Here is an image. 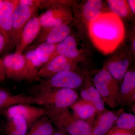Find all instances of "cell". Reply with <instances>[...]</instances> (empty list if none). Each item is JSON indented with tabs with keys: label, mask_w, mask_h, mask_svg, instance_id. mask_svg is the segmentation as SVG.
<instances>
[{
	"label": "cell",
	"mask_w": 135,
	"mask_h": 135,
	"mask_svg": "<svg viewBox=\"0 0 135 135\" xmlns=\"http://www.w3.org/2000/svg\"><path fill=\"white\" fill-rule=\"evenodd\" d=\"M86 29L94 46L104 55L114 52L125 40L126 30L123 21L110 11L101 14L90 23Z\"/></svg>",
	"instance_id": "obj_1"
},
{
	"label": "cell",
	"mask_w": 135,
	"mask_h": 135,
	"mask_svg": "<svg viewBox=\"0 0 135 135\" xmlns=\"http://www.w3.org/2000/svg\"><path fill=\"white\" fill-rule=\"evenodd\" d=\"M34 97L38 99L45 112H55L69 109L79 99L74 90L68 88L35 89Z\"/></svg>",
	"instance_id": "obj_2"
},
{
	"label": "cell",
	"mask_w": 135,
	"mask_h": 135,
	"mask_svg": "<svg viewBox=\"0 0 135 135\" xmlns=\"http://www.w3.org/2000/svg\"><path fill=\"white\" fill-rule=\"evenodd\" d=\"M42 31L40 33L36 44H41L47 34L59 26L69 25L74 20V15L64 1H58L38 17Z\"/></svg>",
	"instance_id": "obj_3"
},
{
	"label": "cell",
	"mask_w": 135,
	"mask_h": 135,
	"mask_svg": "<svg viewBox=\"0 0 135 135\" xmlns=\"http://www.w3.org/2000/svg\"><path fill=\"white\" fill-rule=\"evenodd\" d=\"M45 114L59 129L69 135H91V124L76 119L71 113L69 109L46 112Z\"/></svg>",
	"instance_id": "obj_4"
},
{
	"label": "cell",
	"mask_w": 135,
	"mask_h": 135,
	"mask_svg": "<svg viewBox=\"0 0 135 135\" xmlns=\"http://www.w3.org/2000/svg\"><path fill=\"white\" fill-rule=\"evenodd\" d=\"M92 78L94 86L99 91L104 103L112 109L118 107L119 83L104 66Z\"/></svg>",
	"instance_id": "obj_5"
},
{
	"label": "cell",
	"mask_w": 135,
	"mask_h": 135,
	"mask_svg": "<svg viewBox=\"0 0 135 135\" xmlns=\"http://www.w3.org/2000/svg\"><path fill=\"white\" fill-rule=\"evenodd\" d=\"M58 55L79 64L86 61L89 56L88 49L83 39L71 33L63 41L56 44L50 61Z\"/></svg>",
	"instance_id": "obj_6"
},
{
	"label": "cell",
	"mask_w": 135,
	"mask_h": 135,
	"mask_svg": "<svg viewBox=\"0 0 135 135\" xmlns=\"http://www.w3.org/2000/svg\"><path fill=\"white\" fill-rule=\"evenodd\" d=\"M88 72L76 71L62 72L47 79H38L39 83L35 89L44 88H68L74 90L81 86Z\"/></svg>",
	"instance_id": "obj_7"
},
{
	"label": "cell",
	"mask_w": 135,
	"mask_h": 135,
	"mask_svg": "<svg viewBox=\"0 0 135 135\" xmlns=\"http://www.w3.org/2000/svg\"><path fill=\"white\" fill-rule=\"evenodd\" d=\"M104 2L101 0H87L73 4L74 20L86 28L104 12L109 11Z\"/></svg>",
	"instance_id": "obj_8"
},
{
	"label": "cell",
	"mask_w": 135,
	"mask_h": 135,
	"mask_svg": "<svg viewBox=\"0 0 135 135\" xmlns=\"http://www.w3.org/2000/svg\"><path fill=\"white\" fill-rule=\"evenodd\" d=\"M134 56L126 46L118 49L110 57L104 66L118 82H122L123 77L133 62Z\"/></svg>",
	"instance_id": "obj_9"
},
{
	"label": "cell",
	"mask_w": 135,
	"mask_h": 135,
	"mask_svg": "<svg viewBox=\"0 0 135 135\" xmlns=\"http://www.w3.org/2000/svg\"><path fill=\"white\" fill-rule=\"evenodd\" d=\"M38 9L20 3L17 0L13 12L10 41L8 49L16 46L22 30L27 22L35 16Z\"/></svg>",
	"instance_id": "obj_10"
},
{
	"label": "cell",
	"mask_w": 135,
	"mask_h": 135,
	"mask_svg": "<svg viewBox=\"0 0 135 135\" xmlns=\"http://www.w3.org/2000/svg\"><path fill=\"white\" fill-rule=\"evenodd\" d=\"M2 60L6 77L17 81L29 80V71L24 55L11 53L5 56Z\"/></svg>",
	"instance_id": "obj_11"
},
{
	"label": "cell",
	"mask_w": 135,
	"mask_h": 135,
	"mask_svg": "<svg viewBox=\"0 0 135 135\" xmlns=\"http://www.w3.org/2000/svg\"><path fill=\"white\" fill-rule=\"evenodd\" d=\"M78 63L62 56L55 57L40 69L33 80L47 79L59 73L77 70Z\"/></svg>",
	"instance_id": "obj_12"
},
{
	"label": "cell",
	"mask_w": 135,
	"mask_h": 135,
	"mask_svg": "<svg viewBox=\"0 0 135 135\" xmlns=\"http://www.w3.org/2000/svg\"><path fill=\"white\" fill-rule=\"evenodd\" d=\"M2 114L7 118L16 115L24 118L28 125V129L41 116L46 114L43 107L27 104H19L11 107L2 111Z\"/></svg>",
	"instance_id": "obj_13"
},
{
	"label": "cell",
	"mask_w": 135,
	"mask_h": 135,
	"mask_svg": "<svg viewBox=\"0 0 135 135\" xmlns=\"http://www.w3.org/2000/svg\"><path fill=\"white\" fill-rule=\"evenodd\" d=\"M41 29L38 17L34 16L27 22L22 30L16 46L15 53L23 54L38 36Z\"/></svg>",
	"instance_id": "obj_14"
},
{
	"label": "cell",
	"mask_w": 135,
	"mask_h": 135,
	"mask_svg": "<svg viewBox=\"0 0 135 135\" xmlns=\"http://www.w3.org/2000/svg\"><path fill=\"white\" fill-rule=\"evenodd\" d=\"M17 0H2L0 3V32L5 41V50L8 49L10 41L12 16Z\"/></svg>",
	"instance_id": "obj_15"
},
{
	"label": "cell",
	"mask_w": 135,
	"mask_h": 135,
	"mask_svg": "<svg viewBox=\"0 0 135 135\" xmlns=\"http://www.w3.org/2000/svg\"><path fill=\"white\" fill-rule=\"evenodd\" d=\"M120 87L118 103L122 106L133 105L135 102V70L131 67L127 71Z\"/></svg>",
	"instance_id": "obj_16"
},
{
	"label": "cell",
	"mask_w": 135,
	"mask_h": 135,
	"mask_svg": "<svg viewBox=\"0 0 135 135\" xmlns=\"http://www.w3.org/2000/svg\"><path fill=\"white\" fill-rule=\"evenodd\" d=\"M123 109L116 111L105 109L103 112L97 114L91 124L90 135H105L114 126L118 116L123 113Z\"/></svg>",
	"instance_id": "obj_17"
},
{
	"label": "cell",
	"mask_w": 135,
	"mask_h": 135,
	"mask_svg": "<svg viewBox=\"0 0 135 135\" xmlns=\"http://www.w3.org/2000/svg\"><path fill=\"white\" fill-rule=\"evenodd\" d=\"M19 104H35L41 105L38 99L33 96L23 94H13L2 88H0V110L3 111L11 107Z\"/></svg>",
	"instance_id": "obj_18"
},
{
	"label": "cell",
	"mask_w": 135,
	"mask_h": 135,
	"mask_svg": "<svg viewBox=\"0 0 135 135\" xmlns=\"http://www.w3.org/2000/svg\"><path fill=\"white\" fill-rule=\"evenodd\" d=\"M70 109L72 110L74 118L91 125L97 115L96 109L94 105L82 99H79Z\"/></svg>",
	"instance_id": "obj_19"
},
{
	"label": "cell",
	"mask_w": 135,
	"mask_h": 135,
	"mask_svg": "<svg viewBox=\"0 0 135 135\" xmlns=\"http://www.w3.org/2000/svg\"><path fill=\"white\" fill-rule=\"evenodd\" d=\"M29 129L26 135H52L54 128L51 120L45 114L35 122Z\"/></svg>",
	"instance_id": "obj_20"
},
{
	"label": "cell",
	"mask_w": 135,
	"mask_h": 135,
	"mask_svg": "<svg viewBox=\"0 0 135 135\" xmlns=\"http://www.w3.org/2000/svg\"><path fill=\"white\" fill-rule=\"evenodd\" d=\"M105 1L109 11L121 19L128 20L134 16L126 0H107Z\"/></svg>",
	"instance_id": "obj_21"
},
{
	"label": "cell",
	"mask_w": 135,
	"mask_h": 135,
	"mask_svg": "<svg viewBox=\"0 0 135 135\" xmlns=\"http://www.w3.org/2000/svg\"><path fill=\"white\" fill-rule=\"evenodd\" d=\"M71 33V29L68 25L59 26L48 32L44 39L42 43L57 44L63 41Z\"/></svg>",
	"instance_id": "obj_22"
},
{
	"label": "cell",
	"mask_w": 135,
	"mask_h": 135,
	"mask_svg": "<svg viewBox=\"0 0 135 135\" xmlns=\"http://www.w3.org/2000/svg\"><path fill=\"white\" fill-rule=\"evenodd\" d=\"M83 84L88 90L92 98L93 103L96 109L97 115L103 112L106 109L105 107L104 103L99 91L94 86L92 77L88 73L85 77Z\"/></svg>",
	"instance_id": "obj_23"
},
{
	"label": "cell",
	"mask_w": 135,
	"mask_h": 135,
	"mask_svg": "<svg viewBox=\"0 0 135 135\" xmlns=\"http://www.w3.org/2000/svg\"><path fill=\"white\" fill-rule=\"evenodd\" d=\"M24 56L29 71V80H33L38 71L43 65L37 58L35 49L28 51Z\"/></svg>",
	"instance_id": "obj_24"
},
{
	"label": "cell",
	"mask_w": 135,
	"mask_h": 135,
	"mask_svg": "<svg viewBox=\"0 0 135 135\" xmlns=\"http://www.w3.org/2000/svg\"><path fill=\"white\" fill-rule=\"evenodd\" d=\"M114 126L121 129L134 132L135 115L123 112L118 116Z\"/></svg>",
	"instance_id": "obj_25"
},
{
	"label": "cell",
	"mask_w": 135,
	"mask_h": 135,
	"mask_svg": "<svg viewBox=\"0 0 135 135\" xmlns=\"http://www.w3.org/2000/svg\"><path fill=\"white\" fill-rule=\"evenodd\" d=\"M56 44L43 42L39 44L35 49L37 58L43 65L50 60L51 56L55 51Z\"/></svg>",
	"instance_id": "obj_26"
},
{
	"label": "cell",
	"mask_w": 135,
	"mask_h": 135,
	"mask_svg": "<svg viewBox=\"0 0 135 135\" xmlns=\"http://www.w3.org/2000/svg\"><path fill=\"white\" fill-rule=\"evenodd\" d=\"M7 121L15 128L19 135H26L29 129L27 122L24 118L16 115L7 118Z\"/></svg>",
	"instance_id": "obj_27"
},
{
	"label": "cell",
	"mask_w": 135,
	"mask_h": 135,
	"mask_svg": "<svg viewBox=\"0 0 135 135\" xmlns=\"http://www.w3.org/2000/svg\"><path fill=\"white\" fill-rule=\"evenodd\" d=\"M105 135H135L132 131L124 130L113 126Z\"/></svg>",
	"instance_id": "obj_28"
},
{
	"label": "cell",
	"mask_w": 135,
	"mask_h": 135,
	"mask_svg": "<svg viewBox=\"0 0 135 135\" xmlns=\"http://www.w3.org/2000/svg\"><path fill=\"white\" fill-rule=\"evenodd\" d=\"M4 129L6 135H19L15 128L7 121L5 123Z\"/></svg>",
	"instance_id": "obj_29"
},
{
	"label": "cell",
	"mask_w": 135,
	"mask_h": 135,
	"mask_svg": "<svg viewBox=\"0 0 135 135\" xmlns=\"http://www.w3.org/2000/svg\"><path fill=\"white\" fill-rule=\"evenodd\" d=\"M6 77L2 59L0 58V83L4 81Z\"/></svg>",
	"instance_id": "obj_30"
},
{
	"label": "cell",
	"mask_w": 135,
	"mask_h": 135,
	"mask_svg": "<svg viewBox=\"0 0 135 135\" xmlns=\"http://www.w3.org/2000/svg\"><path fill=\"white\" fill-rule=\"evenodd\" d=\"M6 44L5 38L2 34L0 32V53L5 50Z\"/></svg>",
	"instance_id": "obj_31"
},
{
	"label": "cell",
	"mask_w": 135,
	"mask_h": 135,
	"mask_svg": "<svg viewBox=\"0 0 135 135\" xmlns=\"http://www.w3.org/2000/svg\"><path fill=\"white\" fill-rule=\"evenodd\" d=\"M128 5L131 11L135 15V0H128L127 1Z\"/></svg>",
	"instance_id": "obj_32"
},
{
	"label": "cell",
	"mask_w": 135,
	"mask_h": 135,
	"mask_svg": "<svg viewBox=\"0 0 135 135\" xmlns=\"http://www.w3.org/2000/svg\"><path fill=\"white\" fill-rule=\"evenodd\" d=\"M52 135H69V134L65 131L58 129L57 130H55L54 129V132Z\"/></svg>",
	"instance_id": "obj_33"
},
{
	"label": "cell",
	"mask_w": 135,
	"mask_h": 135,
	"mask_svg": "<svg viewBox=\"0 0 135 135\" xmlns=\"http://www.w3.org/2000/svg\"><path fill=\"white\" fill-rule=\"evenodd\" d=\"M2 114V111L0 110V116H1Z\"/></svg>",
	"instance_id": "obj_34"
},
{
	"label": "cell",
	"mask_w": 135,
	"mask_h": 135,
	"mask_svg": "<svg viewBox=\"0 0 135 135\" xmlns=\"http://www.w3.org/2000/svg\"><path fill=\"white\" fill-rule=\"evenodd\" d=\"M1 127H0V133H1Z\"/></svg>",
	"instance_id": "obj_35"
},
{
	"label": "cell",
	"mask_w": 135,
	"mask_h": 135,
	"mask_svg": "<svg viewBox=\"0 0 135 135\" xmlns=\"http://www.w3.org/2000/svg\"><path fill=\"white\" fill-rule=\"evenodd\" d=\"M2 1V0H0V3Z\"/></svg>",
	"instance_id": "obj_36"
},
{
	"label": "cell",
	"mask_w": 135,
	"mask_h": 135,
	"mask_svg": "<svg viewBox=\"0 0 135 135\" xmlns=\"http://www.w3.org/2000/svg\"><path fill=\"white\" fill-rule=\"evenodd\" d=\"M1 88V87H0V88Z\"/></svg>",
	"instance_id": "obj_37"
}]
</instances>
